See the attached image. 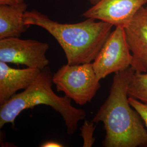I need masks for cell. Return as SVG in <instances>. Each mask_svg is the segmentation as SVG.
<instances>
[{
    "mask_svg": "<svg viewBox=\"0 0 147 147\" xmlns=\"http://www.w3.org/2000/svg\"><path fill=\"white\" fill-rule=\"evenodd\" d=\"M89 2L93 5H94L96 3H97L99 0H88Z\"/></svg>",
    "mask_w": 147,
    "mask_h": 147,
    "instance_id": "2e32d148",
    "label": "cell"
},
{
    "mask_svg": "<svg viewBox=\"0 0 147 147\" xmlns=\"http://www.w3.org/2000/svg\"><path fill=\"white\" fill-rule=\"evenodd\" d=\"M92 18L75 24L53 21L38 11H26V25L40 27L54 37L63 49L69 65L93 62L113 26Z\"/></svg>",
    "mask_w": 147,
    "mask_h": 147,
    "instance_id": "7a4b0ae2",
    "label": "cell"
},
{
    "mask_svg": "<svg viewBox=\"0 0 147 147\" xmlns=\"http://www.w3.org/2000/svg\"><path fill=\"white\" fill-rule=\"evenodd\" d=\"M26 3L16 5H0V39L19 37L30 26L26 25L24 14Z\"/></svg>",
    "mask_w": 147,
    "mask_h": 147,
    "instance_id": "30bf717a",
    "label": "cell"
},
{
    "mask_svg": "<svg viewBox=\"0 0 147 147\" xmlns=\"http://www.w3.org/2000/svg\"><path fill=\"white\" fill-rule=\"evenodd\" d=\"M53 78L51 70L47 66L24 92L16 94L1 105L0 128L7 123L14 124L16 117L23 111L45 105L51 107L62 116L68 134L73 135L76 132L79 121L85 119L86 113L83 109L74 107L71 99L67 95L59 96L53 91Z\"/></svg>",
    "mask_w": 147,
    "mask_h": 147,
    "instance_id": "3957f363",
    "label": "cell"
},
{
    "mask_svg": "<svg viewBox=\"0 0 147 147\" xmlns=\"http://www.w3.org/2000/svg\"><path fill=\"white\" fill-rule=\"evenodd\" d=\"M25 2V0H0V5H16Z\"/></svg>",
    "mask_w": 147,
    "mask_h": 147,
    "instance_id": "5bb4252c",
    "label": "cell"
},
{
    "mask_svg": "<svg viewBox=\"0 0 147 147\" xmlns=\"http://www.w3.org/2000/svg\"><path fill=\"white\" fill-rule=\"evenodd\" d=\"M131 68L115 74L110 92L92 121L102 122L105 147H147V129L129 101L128 86Z\"/></svg>",
    "mask_w": 147,
    "mask_h": 147,
    "instance_id": "6da1fadb",
    "label": "cell"
},
{
    "mask_svg": "<svg viewBox=\"0 0 147 147\" xmlns=\"http://www.w3.org/2000/svg\"><path fill=\"white\" fill-rule=\"evenodd\" d=\"M53 81L57 92L81 106L90 102L100 88L92 63L63 65L53 75Z\"/></svg>",
    "mask_w": 147,
    "mask_h": 147,
    "instance_id": "277c9868",
    "label": "cell"
},
{
    "mask_svg": "<svg viewBox=\"0 0 147 147\" xmlns=\"http://www.w3.org/2000/svg\"><path fill=\"white\" fill-rule=\"evenodd\" d=\"M128 95L147 105V72H134L128 86Z\"/></svg>",
    "mask_w": 147,
    "mask_h": 147,
    "instance_id": "8fae6325",
    "label": "cell"
},
{
    "mask_svg": "<svg viewBox=\"0 0 147 147\" xmlns=\"http://www.w3.org/2000/svg\"><path fill=\"white\" fill-rule=\"evenodd\" d=\"M49 44L33 39L11 37L0 39V61L42 70L49 61L46 53Z\"/></svg>",
    "mask_w": 147,
    "mask_h": 147,
    "instance_id": "8992f818",
    "label": "cell"
},
{
    "mask_svg": "<svg viewBox=\"0 0 147 147\" xmlns=\"http://www.w3.org/2000/svg\"><path fill=\"white\" fill-rule=\"evenodd\" d=\"M42 147H61L63 146L57 142H53V141H48L45 142L41 146Z\"/></svg>",
    "mask_w": 147,
    "mask_h": 147,
    "instance_id": "9a60e30c",
    "label": "cell"
},
{
    "mask_svg": "<svg viewBox=\"0 0 147 147\" xmlns=\"http://www.w3.org/2000/svg\"><path fill=\"white\" fill-rule=\"evenodd\" d=\"M133 56L126 40L124 28L116 27L92 63L97 78L101 80L111 74L130 68Z\"/></svg>",
    "mask_w": 147,
    "mask_h": 147,
    "instance_id": "5b68a950",
    "label": "cell"
},
{
    "mask_svg": "<svg viewBox=\"0 0 147 147\" xmlns=\"http://www.w3.org/2000/svg\"><path fill=\"white\" fill-rule=\"evenodd\" d=\"M129 101L132 107L141 117L147 129V105L135 98L129 96Z\"/></svg>",
    "mask_w": 147,
    "mask_h": 147,
    "instance_id": "4fadbf2b",
    "label": "cell"
},
{
    "mask_svg": "<svg viewBox=\"0 0 147 147\" xmlns=\"http://www.w3.org/2000/svg\"><path fill=\"white\" fill-rule=\"evenodd\" d=\"M126 40L133 56L131 68L137 73L147 72V7L137 12L124 27Z\"/></svg>",
    "mask_w": 147,
    "mask_h": 147,
    "instance_id": "ba28073f",
    "label": "cell"
},
{
    "mask_svg": "<svg viewBox=\"0 0 147 147\" xmlns=\"http://www.w3.org/2000/svg\"><path fill=\"white\" fill-rule=\"evenodd\" d=\"M94 123H88L87 121H85L84 124L81 129V136L84 139V147H90L93 146L95 142V138L94 137L95 126Z\"/></svg>",
    "mask_w": 147,
    "mask_h": 147,
    "instance_id": "7c38bea8",
    "label": "cell"
},
{
    "mask_svg": "<svg viewBox=\"0 0 147 147\" xmlns=\"http://www.w3.org/2000/svg\"><path fill=\"white\" fill-rule=\"evenodd\" d=\"M147 4V0H99L83 16L124 28Z\"/></svg>",
    "mask_w": 147,
    "mask_h": 147,
    "instance_id": "52a82bcc",
    "label": "cell"
},
{
    "mask_svg": "<svg viewBox=\"0 0 147 147\" xmlns=\"http://www.w3.org/2000/svg\"><path fill=\"white\" fill-rule=\"evenodd\" d=\"M38 69L11 68L0 61V105L11 99L17 91L26 89L36 80L41 72Z\"/></svg>",
    "mask_w": 147,
    "mask_h": 147,
    "instance_id": "9c48e42d",
    "label": "cell"
}]
</instances>
